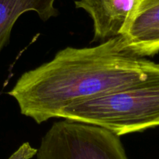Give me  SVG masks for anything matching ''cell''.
Returning <instances> with one entry per match:
<instances>
[{
    "instance_id": "7a4b0ae2",
    "label": "cell",
    "mask_w": 159,
    "mask_h": 159,
    "mask_svg": "<svg viewBox=\"0 0 159 159\" xmlns=\"http://www.w3.org/2000/svg\"><path fill=\"white\" fill-rule=\"evenodd\" d=\"M57 118L103 127L117 136L159 126V77L65 107Z\"/></svg>"
},
{
    "instance_id": "3957f363",
    "label": "cell",
    "mask_w": 159,
    "mask_h": 159,
    "mask_svg": "<svg viewBox=\"0 0 159 159\" xmlns=\"http://www.w3.org/2000/svg\"><path fill=\"white\" fill-rule=\"evenodd\" d=\"M37 159H129L120 137L99 126L65 120L42 138Z\"/></svg>"
},
{
    "instance_id": "6da1fadb",
    "label": "cell",
    "mask_w": 159,
    "mask_h": 159,
    "mask_svg": "<svg viewBox=\"0 0 159 159\" xmlns=\"http://www.w3.org/2000/svg\"><path fill=\"white\" fill-rule=\"evenodd\" d=\"M158 77V64L131 54L119 35L92 48L61 50L23 73L8 93L22 114L40 124L71 104Z\"/></svg>"
},
{
    "instance_id": "52a82bcc",
    "label": "cell",
    "mask_w": 159,
    "mask_h": 159,
    "mask_svg": "<svg viewBox=\"0 0 159 159\" xmlns=\"http://www.w3.org/2000/svg\"><path fill=\"white\" fill-rule=\"evenodd\" d=\"M158 65H159V64H158Z\"/></svg>"
},
{
    "instance_id": "5b68a950",
    "label": "cell",
    "mask_w": 159,
    "mask_h": 159,
    "mask_svg": "<svg viewBox=\"0 0 159 159\" xmlns=\"http://www.w3.org/2000/svg\"><path fill=\"white\" fill-rule=\"evenodd\" d=\"M138 0H78L75 7L89 14L93 22V41L108 40L120 33Z\"/></svg>"
},
{
    "instance_id": "8992f818",
    "label": "cell",
    "mask_w": 159,
    "mask_h": 159,
    "mask_svg": "<svg viewBox=\"0 0 159 159\" xmlns=\"http://www.w3.org/2000/svg\"><path fill=\"white\" fill-rule=\"evenodd\" d=\"M56 0H0V53L9 43L11 32L20 16L34 12L43 21L57 16Z\"/></svg>"
},
{
    "instance_id": "277c9868",
    "label": "cell",
    "mask_w": 159,
    "mask_h": 159,
    "mask_svg": "<svg viewBox=\"0 0 159 159\" xmlns=\"http://www.w3.org/2000/svg\"><path fill=\"white\" fill-rule=\"evenodd\" d=\"M126 48L138 57L159 52V0H138L120 33Z\"/></svg>"
}]
</instances>
